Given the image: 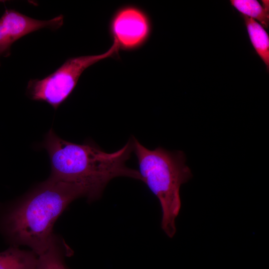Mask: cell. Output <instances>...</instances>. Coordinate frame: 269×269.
Here are the masks:
<instances>
[{
  "mask_svg": "<svg viewBox=\"0 0 269 269\" xmlns=\"http://www.w3.org/2000/svg\"><path fill=\"white\" fill-rule=\"evenodd\" d=\"M62 246L54 235L48 247L37 255L35 269H70L65 263V253Z\"/></svg>",
  "mask_w": 269,
  "mask_h": 269,
  "instance_id": "9c48e42d",
  "label": "cell"
},
{
  "mask_svg": "<svg viewBox=\"0 0 269 269\" xmlns=\"http://www.w3.org/2000/svg\"><path fill=\"white\" fill-rule=\"evenodd\" d=\"M37 260V256L32 251L11 246L0 252V269H35Z\"/></svg>",
  "mask_w": 269,
  "mask_h": 269,
  "instance_id": "52a82bcc",
  "label": "cell"
},
{
  "mask_svg": "<svg viewBox=\"0 0 269 269\" xmlns=\"http://www.w3.org/2000/svg\"><path fill=\"white\" fill-rule=\"evenodd\" d=\"M109 58H120L119 50L114 43L101 54L69 58L45 77L30 79L26 88V95L31 100L45 102L56 110L71 94L86 69Z\"/></svg>",
  "mask_w": 269,
  "mask_h": 269,
  "instance_id": "277c9868",
  "label": "cell"
},
{
  "mask_svg": "<svg viewBox=\"0 0 269 269\" xmlns=\"http://www.w3.org/2000/svg\"><path fill=\"white\" fill-rule=\"evenodd\" d=\"M132 139L141 181L159 200L162 212L161 228L172 238L181 208L180 188L192 177L185 163V155L180 150L170 151L161 147L150 150L135 138Z\"/></svg>",
  "mask_w": 269,
  "mask_h": 269,
  "instance_id": "3957f363",
  "label": "cell"
},
{
  "mask_svg": "<svg viewBox=\"0 0 269 269\" xmlns=\"http://www.w3.org/2000/svg\"><path fill=\"white\" fill-rule=\"evenodd\" d=\"M42 146L49 157V177L79 186L89 202L98 199L114 178L141 180L138 171L126 165L133 151L132 138L121 149L108 153L93 142L77 144L65 140L51 129Z\"/></svg>",
  "mask_w": 269,
  "mask_h": 269,
  "instance_id": "6da1fadb",
  "label": "cell"
},
{
  "mask_svg": "<svg viewBox=\"0 0 269 269\" xmlns=\"http://www.w3.org/2000/svg\"><path fill=\"white\" fill-rule=\"evenodd\" d=\"M261 5L256 0H232L231 4L239 12L249 17L257 20L266 28L269 27V1Z\"/></svg>",
  "mask_w": 269,
  "mask_h": 269,
  "instance_id": "30bf717a",
  "label": "cell"
},
{
  "mask_svg": "<svg viewBox=\"0 0 269 269\" xmlns=\"http://www.w3.org/2000/svg\"><path fill=\"white\" fill-rule=\"evenodd\" d=\"M81 197L84 194L79 186L49 177L1 213L0 232L12 246H27L38 255L54 236L58 217Z\"/></svg>",
  "mask_w": 269,
  "mask_h": 269,
  "instance_id": "7a4b0ae2",
  "label": "cell"
},
{
  "mask_svg": "<svg viewBox=\"0 0 269 269\" xmlns=\"http://www.w3.org/2000/svg\"><path fill=\"white\" fill-rule=\"evenodd\" d=\"M251 42L257 53L269 67V37L264 27L255 19L243 15Z\"/></svg>",
  "mask_w": 269,
  "mask_h": 269,
  "instance_id": "ba28073f",
  "label": "cell"
},
{
  "mask_svg": "<svg viewBox=\"0 0 269 269\" xmlns=\"http://www.w3.org/2000/svg\"><path fill=\"white\" fill-rule=\"evenodd\" d=\"M63 24L62 14L42 20L29 17L15 9H6L0 18V58L9 56L12 44L22 37L43 28L56 30Z\"/></svg>",
  "mask_w": 269,
  "mask_h": 269,
  "instance_id": "8992f818",
  "label": "cell"
},
{
  "mask_svg": "<svg viewBox=\"0 0 269 269\" xmlns=\"http://www.w3.org/2000/svg\"><path fill=\"white\" fill-rule=\"evenodd\" d=\"M152 25L148 13L132 4L118 8L109 24V32L119 51H132L142 47L151 34Z\"/></svg>",
  "mask_w": 269,
  "mask_h": 269,
  "instance_id": "5b68a950",
  "label": "cell"
}]
</instances>
